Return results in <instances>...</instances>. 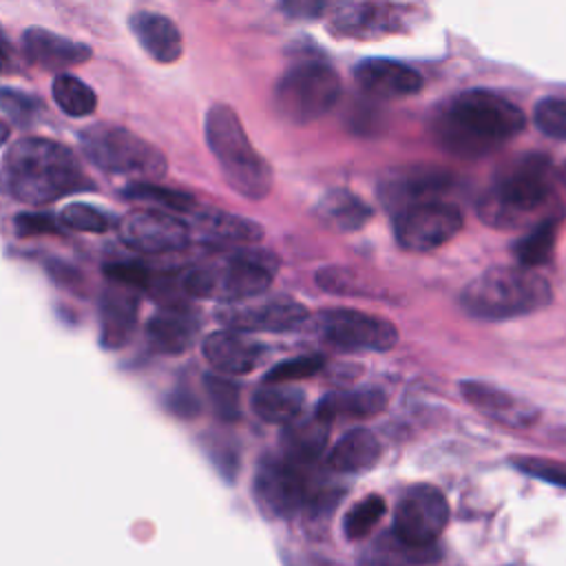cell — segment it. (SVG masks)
Listing matches in <instances>:
<instances>
[{"label": "cell", "instance_id": "1", "mask_svg": "<svg viewBox=\"0 0 566 566\" xmlns=\"http://www.w3.org/2000/svg\"><path fill=\"white\" fill-rule=\"evenodd\" d=\"M555 170L546 155L524 153L506 161L478 203L480 219L493 228L535 226L548 214Z\"/></svg>", "mask_w": 566, "mask_h": 566}, {"label": "cell", "instance_id": "2", "mask_svg": "<svg viewBox=\"0 0 566 566\" xmlns=\"http://www.w3.org/2000/svg\"><path fill=\"white\" fill-rule=\"evenodd\" d=\"M522 128V111L506 97L482 88L455 95L436 122V133L444 148L462 157L486 155Z\"/></svg>", "mask_w": 566, "mask_h": 566}, {"label": "cell", "instance_id": "3", "mask_svg": "<svg viewBox=\"0 0 566 566\" xmlns=\"http://www.w3.org/2000/svg\"><path fill=\"white\" fill-rule=\"evenodd\" d=\"M4 177L11 195L24 203H51L88 181L73 153L53 139L27 137L11 144L4 155Z\"/></svg>", "mask_w": 566, "mask_h": 566}, {"label": "cell", "instance_id": "4", "mask_svg": "<svg viewBox=\"0 0 566 566\" xmlns=\"http://www.w3.org/2000/svg\"><path fill=\"white\" fill-rule=\"evenodd\" d=\"M551 285L533 268L500 265L482 272L462 290V307L480 321L526 316L551 303Z\"/></svg>", "mask_w": 566, "mask_h": 566}, {"label": "cell", "instance_id": "5", "mask_svg": "<svg viewBox=\"0 0 566 566\" xmlns=\"http://www.w3.org/2000/svg\"><path fill=\"white\" fill-rule=\"evenodd\" d=\"M276 268L279 261L274 254L256 248H239L217 261L192 265L179 272V276L188 296L214 298L228 305L261 296L270 287Z\"/></svg>", "mask_w": 566, "mask_h": 566}, {"label": "cell", "instance_id": "6", "mask_svg": "<svg viewBox=\"0 0 566 566\" xmlns=\"http://www.w3.org/2000/svg\"><path fill=\"white\" fill-rule=\"evenodd\" d=\"M206 139L232 190L248 199H263L272 188L268 161L252 148L237 113L214 104L206 115Z\"/></svg>", "mask_w": 566, "mask_h": 566}, {"label": "cell", "instance_id": "7", "mask_svg": "<svg viewBox=\"0 0 566 566\" xmlns=\"http://www.w3.org/2000/svg\"><path fill=\"white\" fill-rule=\"evenodd\" d=\"M82 148L97 168L113 175L157 179L164 177L168 168L159 148L139 135L113 124H97L84 130Z\"/></svg>", "mask_w": 566, "mask_h": 566}, {"label": "cell", "instance_id": "8", "mask_svg": "<svg viewBox=\"0 0 566 566\" xmlns=\"http://www.w3.org/2000/svg\"><path fill=\"white\" fill-rule=\"evenodd\" d=\"M340 95L336 71L323 62L307 60L285 71L274 91V106L292 124H310L323 117Z\"/></svg>", "mask_w": 566, "mask_h": 566}, {"label": "cell", "instance_id": "9", "mask_svg": "<svg viewBox=\"0 0 566 566\" xmlns=\"http://www.w3.org/2000/svg\"><path fill=\"white\" fill-rule=\"evenodd\" d=\"M449 522L444 493L431 484L409 486L394 513V535L411 548H433Z\"/></svg>", "mask_w": 566, "mask_h": 566}, {"label": "cell", "instance_id": "10", "mask_svg": "<svg viewBox=\"0 0 566 566\" xmlns=\"http://www.w3.org/2000/svg\"><path fill=\"white\" fill-rule=\"evenodd\" d=\"M462 228V214L453 203L427 199L398 210L394 219L396 241L409 252H429L451 241Z\"/></svg>", "mask_w": 566, "mask_h": 566}, {"label": "cell", "instance_id": "11", "mask_svg": "<svg viewBox=\"0 0 566 566\" xmlns=\"http://www.w3.org/2000/svg\"><path fill=\"white\" fill-rule=\"evenodd\" d=\"M316 329L329 345L347 352H387L398 340L394 323L358 310L321 312Z\"/></svg>", "mask_w": 566, "mask_h": 566}, {"label": "cell", "instance_id": "12", "mask_svg": "<svg viewBox=\"0 0 566 566\" xmlns=\"http://www.w3.org/2000/svg\"><path fill=\"white\" fill-rule=\"evenodd\" d=\"M252 484L256 506L265 517L287 520L305 504V478L301 469L285 458H263Z\"/></svg>", "mask_w": 566, "mask_h": 566}, {"label": "cell", "instance_id": "13", "mask_svg": "<svg viewBox=\"0 0 566 566\" xmlns=\"http://www.w3.org/2000/svg\"><path fill=\"white\" fill-rule=\"evenodd\" d=\"M122 241L142 254H164L184 250L190 241V228L172 212L133 210L119 221Z\"/></svg>", "mask_w": 566, "mask_h": 566}, {"label": "cell", "instance_id": "14", "mask_svg": "<svg viewBox=\"0 0 566 566\" xmlns=\"http://www.w3.org/2000/svg\"><path fill=\"white\" fill-rule=\"evenodd\" d=\"M256 298V296H254ZM248 298L228 303L219 312V321L239 332H285L301 325L307 318V307L290 296Z\"/></svg>", "mask_w": 566, "mask_h": 566}, {"label": "cell", "instance_id": "15", "mask_svg": "<svg viewBox=\"0 0 566 566\" xmlns=\"http://www.w3.org/2000/svg\"><path fill=\"white\" fill-rule=\"evenodd\" d=\"M460 391L471 407H475L478 411H482L484 416H489L500 424H506L513 429H526V427H533L539 418V411L531 402L495 385L480 382V380H462Z\"/></svg>", "mask_w": 566, "mask_h": 566}, {"label": "cell", "instance_id": "16", "mask_svg": "<svg viewBox=\"0 0 566 566\" xmlns=\"http://www.w3.org/2000/svg\"><path fill=\"white\" fill-rule=\"evenodd\" d=\"M203 358L223 376H243L259 367L265 347L239 329H219L203 338Z\"/></svg>", "mask_w": 566, "mask_h": 566}, {"label": "cell", "instance_id": "17", "mask_svg": "<svg viewBox=\"0 0 566 566\" xmlns=\"http://www.w3.org/2000/svg\"><path fill=\"white\" fill-rule=\"evenodd\" d=\"M139 314V290L108 281L99 301V343L106 349L122 347L135 325Z\"/></svg>", "mask_w": 566, "mask_h": 566}, {"label": "cell", "instance_id": "18", "mask_svg": "<svg viewBox=\"0 0 566 566\" xmlns=\"http://www.w3.org/2000/svg\"><path fill=\"white\" fill-rule=\"evenodd\" d=\"M354 75L365 93L380 99L407 97L422 88V75L411 66H405L394 60H365L356 66Z\"/></svg>", "mask_w": 566, "mask_h": 566}, {"label": "cell", "instance_id": "19", "mask_svg": "<svg viewBox=\"0 0 566 566\" xmlns=\"http://www.w3.org/2000/svg\"><path fill=\"white\" fill-rule=\"evenodd\" d=\"M22 49L33 64L46 71H64L91 57L88 46L40 27H31L24 31Z\"/></svg>", "mask_w": 566, "mask_h": 566}, {"label": "cell", "instance_id": "20", "mask_svg": "<svg viewBox=\"0 0 566 566\" xmlns=\"http://www.w3.org/2000/svg\"><path fill=\"white\" fill-rule=\"evenodd\" d=\"M407 15L402 13L400 7L387 4V2H363L343 9L334 27L338 33L347 38H367V35H382V33H394L402 29V22Z\"/></svg>", "mask_w": 566, "mask_h": 566}, {"label": "cell", "instance_id": "21", "mask_svg": "<svg viewBox=\"0 0 566 566\" xmlns=\"http://www.w3.org/2000/svg\"><path fill=\"white\" fill-rule=\"evenodd\" d=\"M130 29L153 60L170 64L181 57L184 40L170 18L155 11H139L130 18Z\"/></svg>", "mask_w": 566, "mask_h": 566}, {"label": "cell", "instance_id": "22", "mask_svg": "<svg viewBox=\"0 0 566 566\" xmlns=\"http://www.w3.org/2000/svg\"><path fill=\"white\" fill-rule=\"evenodd\" d=\"M197 334V321L188 307H164L146 323V338L150 347L166 356L184 354Z\"/></svg>", "mask_w": 566, "mask_h": 566}, {"label": "cell", "instance_id": "23", "mask_svg": "<svg viewBox=\"0 0 566 566\" xmlns=\"http://www.w3.org/2000/svg\"><path fill=\"white\" fill-rule=\"evenodd\" d=\"M195 230L201 241L212 245H245L263 237V230L259 223L223 210L197 212Z\"/></svg>", "mask_w": 566, "mask_h": 566}, {"label": "cell", "instance_id": "24", "mask_svg": "<svg viewBox=\"0 0 566 566\" xmlns=\"http://www.w3.org/2000/svg\"><path fill=\"white\" fill-rule=\"evenodd\" d=\"M327 433L329 420L323 418L321 413L314 411V416L307 418L298 416L296 420L285 424V431L281 436L283 458L296 467L314 462L327 444Z\"/></svg>", "mask_w": 566, "mask_h": 566}, {"label": "cell", "instance_id": "25", "mask_svg": "<svg viewBox=\"0 0 566 566\" xmlns=\"http://www.w3.org/2000/svg\"><path fill=\"white\" fill-rule=\"evenodd\" d=\"M447 184H449V177L444 172L413 168L387 179L382 186V197L389 201V206H398L400 210L409 203L438 199V192H442Z\"/></svg>", "mask_w": 566, "mask_h": 566}, {"label": "cell", "instance_id": "26", "mask_svg": "<svg viewBox=\"0 0 566 566\" xmlns=\"http://www.w3.org/2000/svg\"><path fill=\"white\" fill-rule=\"evenodd\" d=\"M380 458V442L367 429H352L329 451L327 464L338 473L369 471Z\"/></svg>", "mask_w": 566, "mask_h": 566}, {"label": "cell", "instance_id": "27", "mask_svg": "<svg viewBox=\"0 0 566 566\" xmlns=\"http://www.w3.org/2000/svg\"><path fill=\"white\" fill-rule=\"evenodd\" d=\"M305 407V394L283 382H265L252 396V409L256 416L272 424H287L301 416Z\"/></svg>", "mask_w": 566, "mask_h": 566}, {"label": "cell", "instance_id": "28", "mask_svg": "<svg viewBox=\"0 0 566 566\" xmlns=\"http://www.w3.org/2000/svg\"><path fill=\"white\" fill-rule=\"evenodd\" d=\"M316 214L325 226L338 232H354L369 221L371 210L349 190H329L318 201Z\"/></svg>", "mask_w": 566, "mask_h": 566}, {"label": "cell", "instance_id": "29", "mask_svg": "<svg viewBox=\"0 0 566 566\" xmlns=\"http://www.w3.org/2000/svg\"><path fill=\"white\" fill-rule=\"evenodd\" d=\"M387 405V398L380 389H356V391H343V394H329L325 396L316 413L327 418L332 422L334 416H352V418H371L380 413Z\"/></svg>", "mask_w": 566, "mask_h": 566}, {"label": "cell", "instance_id": "30", "mask_svg": "<svg viewBox=\"0 0 566 566\" xmlns=\"http://www.w3.org/2000/svg\"><path fill=\"white\" fill-rule=\"evenodd\" d=\"M555 234H557V217L542 219L539 223L531 226V230L517 239L513 245V254L524 268H537L546 263L555 248Z\"/></svg>", "mask_w": 566, "mask_h": 566}, {"label": "cell", "instance_id": "31", "mask_svg": "<svg viewBox=\"0 0 566 566\" xmlns=\"http://www.w3.org/2000/svg\"><path fill=\"white\" fill-rule=\"evenodd\" d=\"M51 93L60 111L71 117H86L95 111V104H97L95 91L82 80H77L75 75H66V73H60L53 80Z\"/></svg>", "mask_w": 566, "mask_h": 566}, {"label": "cell", "instance_id": "32", "mask_svg": "<svg viewBox=\"0 0 566 566\" xmlns=\"http://www.w3.org/2000/svg\"><path fill=\"white\" fill-rule=\"evenodd\" d=\"M124 195L128 199L157 203L159 208L170 210V212H195V208H197V201L190 195L179 192V190H170V188H164V186H157V184H148V181L130 184L124 190Z\"/></svg>", "mask_w": 566, "mask_h": 566}, {"label": "cell", "instance_id": "33", "mask_svg": "<svg viewBox=\"0 0 566 566\" xmlns=\"http://www.w3.org/2000/svg\"><path fill=\"white\" fill-rule=\"evenodd\" d=\"M203 387L214 413L223 422L239 420V387L223 374H206Z\"/></svg>", "mask_w": 566, "mask_h": 566}, {"label": "cell", "instance_id": "34", "mask_svg": "<svg viewBox=\"0 0 566 566\" xmlns=\"http://www.w3.org/2000/svg\"><path fill=\"white\" fill-rule=\"evenodd\" d=\"M385 513V500L380 495H367L358 500L345 515L343 531L349 539H363L380 522Z\"/></svg>", "mask_w": 566, "mask_h": 566}, {"label": "cell", "instance_id": "35", "mask_svg": "<svg viewBox=\"0 0 566 566\" xmlns=\"http://www.w3.org/2000/svg\"><path fill=\"white\" fill-rule=\"evenodd\" d=\"M316 283L334 294H365L376 296L374 287L363 281V276L349 268H323L316 274Z\"/></svg>", "mask_w": 566, "mask_h": 566}, {"label": "cell", "instance_id": "36", "mask_svg": "<svg viewBox=\"0 0 566 566\" xmlns=\"http://www.w3.org/2000/svg\"><path fill=\"white\" fill-rule=\"evenodd\" d=\"M60 221L77 232H106L111 228L108 214L88 203H69L60 212Z\"/></svg>", "mask_w": 566, "mask_h": 566}, {"label": "cell", "instance_id": "37", "mask_svg": "<svg viewBox=\"0 0 566 566\" xmlns=\"http://www.w3.org/2000/svg\"><path fill=\"white\" fill-rule=\"evenodd\" d=\"M513 467L531 478L557 484L566 489V462L553 458H537V455H517L511 458Z\"/></svg>", "mask_w": 566, "mask_h": 566}, {"label": "cell", "instance_id": "38", "mask_svg": "<svg viewBox=\"0 0 566 566\" xmlns=\"http://www.w3.org/2000/svg\"><path fill=\"white\" fill-rule=\"evenodd\" d=\"M325 365V358L321 354H305L290 360H283L270 374L265 376V382H292L307 376H314Z\"/></svg>", "mask_w": 566, "mask_h": 566}, {"label": "cell", "instance_id": "39", "mask_svg": "<svg viewBox=\"0 0 566 566\" xmlns=\"http://www.w3.org/2000/svg\"><path fill=\"white\" fill-rule=\"evenodd\" d=\"M537 128L555 139H566V99L546 97L535 106Z\"/></svg>", "mask_w": 566, "mask_h": 566}, {"label": "cell", "instance_id": "40", "mask_svg": "<svg viewBox=\"0 0 566 566\" xmlns=\"http://www.w3.org/2000/svg\"><path fill=\"white\" fill-rule=\"evenodd\" d=\"M40 102L24 93L9 86H0V111L15 117V119H31L40 111Z\"/></svg>", "mask_w": 566, "mask_h": 566}, {"label": "cell", "instance_id": "41", "mask_svg": "<svg viewBox=\"0 0 566 566\" xmlns=\"http://www.w3.org/2000/svg\"><path fill=\"white\" fill-rule=\"evenodd\" d=\"M104 274L108 281H117V283H124V285H130L135 290H146L148 283H150V272L142 265V263H135V261H124V263H108L104 268Z\"/></svg>", "mask_w": 566, "mask_h": 566}, {"label": "cell", "instance_id": "42", "mask_svg": "<svg viewBox=\"0 0 566 566\" xmlns=\"http://www.w3.org/2000/svg\"><path fill=\"white\" fill-rule=\"evenodd\" d=\"M15 232L20 237L51 234V232H57V221L44 212H22L15 217Z\"/></svg>", "mask_w": 566, "mask_h": 566}, {"label": "cell", "instance_id": "43", "mask_svg": "<svg viewBox=\"0 0 566 566\" xmlns=\"http://www.w3.org/2000/svg\"><path fill=\"white\" fill-rule=\"evenodd\" d=\"M166 407H168L175 416H179V418H192V416L199 411L197 398H195L188 389H184V387L175 389V391L166 398Z\"/></svg>", "mask_w": 566, "mask_h": 566}, {"label": "cell", "instance_id": "44", "mask_svg": "<svg viewBox=\"0 0 566 566\" xmlns=\"http://www.w3.org/2000/svg\"><path fill=\"white\" fill-rule=\"evenodd\" d=\"M325 0H281V7L292 18H314L323 11Z\"/></svg>", "mask_w": 566, "mask_h": 566}, {"label": "cell", "instance_id": "45", "mask_svg": "<svg viewBox=\"0 0 566 566\" xmlns=\"http://www.w3.org/2000/svg\"><path fill=\"white\" fill-rule=\"evenodd\" d=\"M292 566H338V564L327 557H318V555H301L294 559Z\"/></svg>", "mask_w": 566, "mask_h": 566}, {"label": "cell", "instance_id": "46", "mask_svg": "<svg viewBox=\"0 0 566 566\" xmlns=\"http://www.w3.org/2000/svg\"><path fill=\"white\" fill-rule=\"evenodd\" d=\"M13 66V60H11V49L0 42V73H9Z\"/></svg>", "mask_w": 566, "mask_h": 566}, {"label": "cell", "instance_id": "47", "mask_svg": "<svg viewBox=\"0 0 566 566\" xmlns=\"http://www.w3.org/2000/svg\"><path fill=\"white\" fill-rule=\"evenodd\" d=\"M7 137H9V126L0 122V144H4V142H7Z\"/></svg>", "mask_w": 566, "mask_h": 566}, {"label": "cell", "instance_id": "48", "mask_svg": "<svg viewBox=\"0 0 566 566\" xmlns=\"http://www.w3.org/2000/svg\"><path fill=\"white\" fill-rule=\"evenodd\" d=\"M562 184H564V188H566V164H564V168H562Z\"/></svg>", "mask_w": 566, "mask_h": 566}]
</instances>
